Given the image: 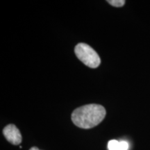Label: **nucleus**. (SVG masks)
<instances>
[{"label": "nucleus", "instance_id": "f257e3e1", "mask_svg": "<svg viewBox=\"0 0 150 150\" xmlns=\"http://www.w3.org/2000/svg\"><path fill=\"white\" fill-rule=\"evenodd\" d=\"M106 113V110L102 105L91 104L76 108L71 118L76 127L87 129L93 128L102 122Z\"/></svg>", "mask_w": 150, "mask_h": 150}, {"label": "nucleus", "instance_id": "423d86ee", "mask_svg": "<svg viewBox=\"0 0 150 150\" xmlns=\"http://www.w3.org/2000/svg\"><path fill=\"white\" fill-rule=\"evenodd\" d=\"M129 148V144L126 141L120 142V150H127Z\"/></svg>", "mask_w": 150, "mask_h": 150}, {"label": "nucleus", "instance_id": "f03ea898", "mask_svg": "<svg viewBox=\"0 0 150 150\" xmlns=\"http://www.w3.org/2000/svg\"><path fill=\"white\" fill-rule=\"evenodd\" d=\"M76 57L86 66L91 68H97L100 65L101 59L91 46L86 43H79L74 48Z\"/></svg>", "mask_w": 150, "mask_h": 150}, {"label": "nucleus", "instance_id": "0eeeda50", "mask_svg": "<svg viewBox=\"0 0 150 150\" xmlns=\"http://www.w3.org/2000/svg\"><path fill=\"white\" fill-rule=\"evenodd\" d=\"M29 150H40V149H39L38 148L36 147H31Z\"/></svg>", "mask_w": 150, "mask_h": 150}, {"label": "nucleus", "instance_id": "7ed1b4c3", "mask_svg": "<svg viewBox=\"0 0 150 150\" xmlns=\"http://www.w3.org/2000/svg\"><path fill=\"white\" fill-rule=\"evenodd\" d=\"M3 134L6 139L11 144L18 145L22 142V136L20 131L16 125H8L3 129Z\"/></svg>", "mask_w": 150, "mask_h": 150}, {"label": "nucleus", "instance_id": "20e7f679", "mask_svg": "<svg viewBox=\"0 0 150 150\" xmlns=\"http://www.w3.org/2000/svg\"><path fill=\"white\" fill-rule=\"evenodd\" d=\"M108 150H120V142L116 140H111L108 143Z\"/></svg>", "mask_w": 150, "mask_h": 150}, {"label": "nucleus", "instance_id": "39448f33", "mask_svg": "<svg viewBox=\"0 0 150 150\" xmlns=\"http://www.w3.org/2000/svg\"><path fill=\"white\" fill-rule=\"evenodd\" d=\"M107 2L115 7H122L125 5V0H108Z\"/></svg>", "mask_w": 150, "mask_h": 150}]
</instances>
